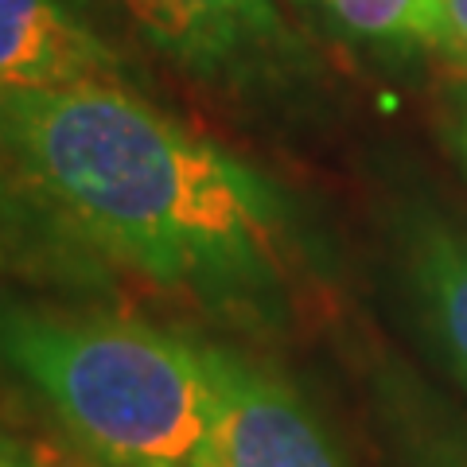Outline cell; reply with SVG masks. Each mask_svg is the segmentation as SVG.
Returning <instances> with one entry per match:
<instances>
[{
  "label": "cell",
  "mask_w": 467,
  "mask_h": 467,
  "mask_svg": "<svg viewBox=\"0 0 467 467\" xmlns=\"http://www.w3.org/2000/svg\"><path fill=\"white\" fill-rule=\"evenodd\" d=\"M152 47L211 86H261L292 75L300 43L276 0H117Z\"/></svg>",
  "instance_id": "3"
},
{
  "label": "cell",
  "mask_w": 467,
  "mask_h": 467,
  "mask_svg": "<svg viewBox=\"0 0 467 467\" xmlns=\"http://www.w3.org/2000/svg\"><path fill=\"white\" fill-rule=\"evenodd\" d=\"M444 467H467V460H448Z\"/></svg>",
  "instance_id": "12"
},
{
  "label": "cell",
  "mask_w": 467,
  "mask_h": 467,
  "mask_svg": "<svg viewBox=\"0 0 467 467\" xmlns=\"http://www.w3.org/2000/svg\"><path fill=\"white\" fill-rule=\"evenodd\" d=\"M0 273L24 281L63 285V288H98L106 269L98 250L67 226L12 164L0 156Z\"/></svg>",
  "instance_id": "6"
},
{
  "label": "cell",
  "mask_w": 467,
  "mask_h": 467,
  "mask_svg": "<svg viewBox=\"0 0 467 467\" xmlns=\"http://www.w3.org/2000/svg\"><path fill=\"white\" fill-rule=\"evenodd\" d=\"M448 129H451V144H456L460 160L467 164V86H460L451 94V113H448Z\"/></svg>",
  "instance_id": "11"
},
{
  "label": "cell",
  "mask_w": 467,
  "mask_h": 467,
  "mask_svg": "<svg viewBox=\"0 0 467 467\" xmlns=\"http://www.w3.org/2000/svg\"><path fill=\"white\" fill-rule=\"evenodd\" d=\"M199 467H343V460L281 374L214 347V417Z\"/></svg>",
  "instance_id": "4"
},
{
  "label": "cell",
  "mask_w": 467,
  "mask_h": 467,
  "mask_svg": "<svg viewBox=\"0 0 467 467\" xmlns=\"http://www.w3.org/2000/svg\"><path fill=\"white\" fill-rule=\"evenodd\" d=\"M409 273L429 319L432 339L467 386V234L448 226H420L409 254Z\"/></svg>",
  "instance_id": "7"
},
{
  "label": "cell",
  "mask_w": 467,
  "mask_h": 467,
  "mask_svg": "<svg viewBox=\"0 0 467 467\" xmlns=\"http://www.w3.org/2000/svg\"><path fill=\"white\" fill-rule=\"evenodd\" d=\"M125 63L75 0H0V90L121 82Z\"/></svg>",
  "instance_id": "5"
},
{
  "label": "cell",
  "mask_w": 467,
  "mask_h": 467,
  "mask_svg": "<svg viewBox=\"0 0 467 467\" xmlns=\"http://www.w3.org/2000/svg\"><path fill=\"white\" fill-rule=\"evenodd\" d=\"M0 156L90 250L202 308L269 319L296 281L285 195L121 82L0 90Z\"/></svg>",
  "instance_id": "1"
},
{
  "label": "cell",
  "mask_w": 467,
  "mask_h": 467,
  "mask_svg": "<svg viewBox=\"0 0 467 467\" xmlns=\"http://www.w3.org/2000/svg\"><path fill=\"white\" fill-rule=\"evenodd\" d=\"M0 467H47V460L24 441H12V436L0 432Z\"/></svg>",
  "instance_id": "10"
},
{
  "label": "cell",
  "mask_w": 467,
  "mask_h": 467,
  "mask_svg": "<svg viewBox=\"0 0 467 467\" xmlns=\"http://www.w3.org/2000/svg\"><path fill=\"white\" fill-rule=\"evenodd\" d=\"M429 47L467 75V0H436Z\"/></svg>",
  "instance_id": "9"
},
{
  "label": "cell",
  "mask_w": 467,
  "mask_h": 467,
  "mask_svg": "<svg viewBox=\"0 0 467 467\" xmlns=\"http://www.w3.org/2000/svg\"><path fill=\"white\" fill-rule=\"evenodd\" d=\"M339 32L382 47H429L436 0H304Z\"/></svg>",
  "instance_id": "8"
},
{
  "label": "cell",
  "mask_w": 467,
  "mask_h": 467,
  "mask_svg": "<svg viewBox=\"0 0 467 467\" xmlns=\"http://www.w3.org/2000/svg\"><path fill=\"white\" fill-rule=\"evenodd\" d=\"M0 367L106 467H199L214 347L106 312L0 296Z\"/></svg>",
  "instance_id": "2"
}]
</instances>
